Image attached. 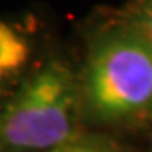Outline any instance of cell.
<instances>
[{"label":"cell","instance_id":"obj_1","mask_svg":"<svg viewBox=\"0 0 152 152\" xmlns=\"http://www.w3.org/2000/svg\"><path fill=\"white\" fill-rule=\"evenodd\" d=\"M78 73L85 122L152 120V44L129 22L91 34Z\"/></svg>","mask_w":152,"mask_h":152},{"label":"cell","instance_id":"obj_2","mask_svg":"<svg viewBox=\"0 0 152 152\" xmlns=\"http://www.w3.org/2000/svg\"><path fill=\"white\" fill-rule=\"evenodd\" d=\"M80 73L48 53L0 110V152H53L85 132Z\"/></svg>","mask_w":152,"mask_h":152},{"label":"cell","instance_id":"obj_3","mask_svg":"<svg viewBox=\"0 0 152 152\" xmlns=\"http://www.w3.org/2000/svg\"><path fill=\"white\" fill-rule=\"evenodd\" d=\"M42 58L29 27L0 17V110Z\"/></svg>","mask_w":152,"mask_h":152},{"label":"cell","instance_id":"obj_4","mask_svg":"<svg viewBox=\"0 0 152 152\" xmlns=\"http://www.w3.org/2000/svg\"><path fill=\"white\" fill-rule=\"evenodd\" d=\"M53 152H124L122 147L108 135L85 130L68 144L58 147Z\"/></svg>","mask_w":152,"mask_h":152},{"label":"cell","instance_id":"obj_5","mask_svg":"<svg viewBox=\"0 0 152 152\" xmlns=\"http://www.w3.org/2000/svg\"><path fill=\"white\" fill-rule=\"evenodd\" d=\"M125 22H129L152 44V0H139Z\"/></svg>","mask_w":152,"mask_h":152}]
</instances>
